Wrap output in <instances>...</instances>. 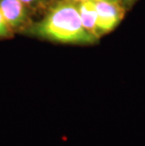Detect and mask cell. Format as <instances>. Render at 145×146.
Listing matches in <instances>:
<instances>
[{
	"instance_id": "cell-1",
	"label": "cell",
	"mask_w": 145,
	"mask_h": 146,
	"mask_svg": "<svg viewBox=\"0 0 145 146\" xmlns=\"http://www.w3.org/2000/svg\"><path fill=\"white\" fill-rule=\"evenodd\" d=\"M38 35L60 42L91 43L95 38L83 27L78 6L71 0L62 1L53 8L35 27Z\"/></svg>"
},
{
	"instance_id": "cell-2",
	"label": "cell",
	"mask_w": 145,
	"mask_h": 146,
	"mask_svg": "<svg viewBox=\"0 0 145 146\" xmlns=\"http://www.w3.org/2000/svg\"><path fill=\"white\" fill-rule=\"evenodd\" d=\"M97 11V29L101 34L111 31L122 21L124 11L118 1H94Z\"/></svg>"
},
{
	"instance_id": "cell-3",
	"label": "cell",
	"mask_w": 145,
	"mask_h": 146,
	"mask_svg": "<svg viewBox=\"0 0 145 146\" xmlns=\"http://www.w3.org/2000/svg\"><path fill=\"white\" fill-rule=\"evenodd\" d=\"M0 11L11 27H19L26 18V11L20 0H0Z\"/></svg>"
},
{
	"instance_id": "cell-4",
	"label": "cell",
	"mask_w": 145,
	"mask_h": 146,
	"mask_svg": "<svg viewBox=\"0 0 145 146\" xmlns=\"http://www.w3.org/2000/svg\"><path fill=\"white\" fill-rule=\"evenodd\" d=\"M80 19L83 27L95 39L100 36L97 29V11L95 2L91 0H81L78 5Z\"/></svg>"
},
{
	"instance_id": "cell-5",
	"label": "cell",
	"mask_w": 145,
	"mask_h": 146,
	"mask_svg": "<svg viewBox=\"0 0 145 146\" xmlns=\"http://www.w3.org/2000/svg\"><path fill=\"white\" fill-rule=\"evenodd\" d=\"M10 31V27H9L8 23L6 22L4 16H3L2 12L0 11V37L7 36Z\"/></svg>"
},
{
	"instance_id": "cell-6",
	"label": "cell",
	"mask_w": 145,
	"mask_h": 146,
	"mask_svg": "<svg viewBox=\"0 0 145 146\" xmlns=\"http://www.w3.org/2000/svg\"><path fill=\"white\" fill-rule=\"evenodd\" d=\"M81 1V0H80ZM91 1H107V2H113V1H118V0H91Z\"/></svg>"
}]
</instances>
